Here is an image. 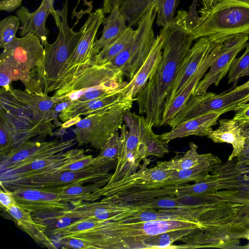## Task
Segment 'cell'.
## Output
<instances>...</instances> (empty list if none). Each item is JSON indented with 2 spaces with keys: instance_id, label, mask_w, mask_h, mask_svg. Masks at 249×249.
Masks as SVG:
<instances>
[{
  "instance_id": "cell-31",
  "label": "cell",
  "mask_w": 249,
  "mask_h": 249,
  "mask_svg": "<svg viewBox=\"0 0 249 249\" xmlns=\"http://www.w3.org/2000/svg\"><path fill=\"white\" fill-rule=\"evenodd\" d=\"M119 204L123 211V219L141 210L172 209L189 206L183 204L179 197L172 195Z\"/></svg>"
},
{
  "instance_id": "cell-37",
  "label": "cell",
  "mask_w": 249,
  "mask_h": 249,
  "mask_svg": "<svg viewBox=\"0 0 249 249\" xmlns=\"http://www.w3.org/2000/svg\"><path fill=\"white\" fill-rule=\"evenodd\" d=\"M198 146L193 142L189 143V149L180 157L177 156L167 161L169 168L175 171L187 169L197 164L203 157V154L197 152Z\"/></svg>"
},
{
  "instance_id": "cell-18",
  "label": "cell",
  "mask_w": 249,
  "mask_h": 249,
  "mask_svg": "<svg viewBox=\"0 0 249 249\" xmlns=\"http://www.w3.org/2000/svg\"><path fill=\"white\" fill-rule=\"evenodd\" d=\"M249 36L236 37L222 44L208 72L198 83L193 94L197 95L207 91L214 84L218 86L229 73L237 54L245 48Z\"/></svg>"
},
{
  "instance_id": "cell-17",
  "label": "cell",
  "mask_w": 249,
  "mask_h": 249,
  "mask_svg": "<svg viewBox=\"0 0 249 249\" xmlns=\"http://www.w3.org/2000/svg\"><path fill=\"white\" fill-rule=\"evenodd\" d=\"M74 139L67 141L29 140L0 159V171L31 163L37 160L65 152L75 144Z\"/></svg>"
},
{
  "instance_id": "cell-4",
  "label": "cell",
  "mask_w": 249,
  "mask_h": 249,
  "mask_svg": "<svg viewBox=\"0 0 249 249\" xmlns=\"http://www.w3.org/2000/svg\"><path fill=\"white\" fill-rule=\"evenodd\" d=\"M43 46L33 33L20 38L16 36L0 54V73L8 76L11 82L20 80L25 90L30 93L44 95Z\"/></svg>"
},
{
  "instance_id": "cell-28",
  "label": "cell",
  "mask_w": 249,
  "mask_h": 249,
  "mask_svg": "<svg viewBox=\"0 0 249 249\" xmlns=\"http://www.w3.org/2000/svg\"><path fill=\"white\" fill-rule=\"evenodd\" d=\"M219 126L207 137L215 143H228L232 147L228 160L236 158L244 149L246 138L238 123L233 119H222L218 121Z\"/></svg>"
},
{
  "instance_id": "cell-50",
  "label": "cell",
  "mask_w": 249,
  "mask_h": 249,
  "mask_svg": "<svg viewBox=\"0 0 249 249\" xmlns=\"http://www.w3.org/2000/svg\"><path fill=\"white\" fill-rule=\"evenodd\" d=\"M198 0H193L192 4L189 10V12L192 13H196L197 12L196 5L197 4Z\"/></svg>"
},
{
  "instance_id": "cell-38",
  "label": "cell",
  "mask_w": 249,
  "mask_h": 249,
  "mask_svg": "<svg viewBox=\"0 0 249 249\" xmlns=\"http://www.w3.org/2000/svg\"><path fill=\"white\" fill-rule=\"evenodd\" d=\"M143 143L146 150V157L149 156L162 158L169 152L168 143L161 140L151 128L146 134Z\"/></svg>"
},
{
  "instance_id": "cell-29",
  "label": "cell",
  "mask_w": 249,
  "mask_h": 249,
  "mask_svg": "<svg viewBox=\"0 0 249 249\" xmlns=\"http://www.w3.org/2000/svg\"><path fill=\"white\" fill-rule=\"evenodd\" d=\"M126 20L120 12V6H114L103 23L102 34L94 41L91 53V60L106 46L114 41L126 29Z\"/></svg>"
},
{
  "instance_id": "cell-21",
  "label": "cell",
  "mask_w": 249,
  "mask_h": 249,
  "mask_svg": "<svg viewBox=\"0 0 249 249\" xmlns=\"http://www.w3.org/2000/svg\"><path fill=\"white\" fill-rule=\"evenodd\" d=\"M12 192L17 205L33 216L59 213L70 208L68 203L52 200L47 189L24 188Z\"/></svg>"
},
{
  "instance_id": "cell-11",
  "label": "cell",
  "mask_w": 249,
  "mask_h": 249,
  "mask_svg": "<svg viewBox=\"0 0 249 249\" xmlns=\"http://www.w3.org/2000/svg\"><path fill=\"white\" fill-rule=\"evenodd\" d=\"M249 89H231L219 94L207 91L197 95L192 94L168 125L173 128L183 122L208 113L236 111L241 105L249 102Z\"/></svg>"
},
{
  "instance_id": "cell-6",
  "label": "cell",
  "mask_w": 249,
  "mask_h": 249,
  "mask_svg": "<svg viewBox=\"0 0 249 249\" xmlns=\"http://www.w3.org/2000/svg\"><path fill=\"white\" fill-rule=\"evenodd\" d=\"M116 164L91 165L76 171L56 170L53 168L55 164L37 171L0 176V184L3 190L13 191L24 188L54 189L73 184L94 183L110 178L112 174L109 171L115 168Z\"/></svg>"
},
{
  "instance_id": "cell-36",
  "label": "cell",
  "mask_w": 249,
  "mask_h": 249,
  "mask_svg": "<svg viewBox=\"0 0 249 249\" xmlns=\"http://www.w3.org/2000/svg\"><path fill=\"white\" fill-rule=\"evenodd\" d=\"M93 157L87 155L82 149H71V154L68 160L61 164L53 166L56 170L76 171L89 167L92 164Z\"/></svg>"
},
{
  "instance_id": "cell-45",
  "label": "cell",
  "mask_w": 249,
  "mask_h": 249,
  "mask_svg": "<svg viewBox=\"0 0 249 249\" xmlns=\"http://www.w3.org/2000/svg\"><path fill=\"white\" fill-rule=\"evenodd\" d=\"M237 165L242 168L249 166V150L242 152L237 157Z\"/></svg>"
},
{
  "instance_id": "cell-52",
  "label": "cell",
  "mask_w": 249,
  "mask_h": 249,
  "mask_svg": "<svg viewBox=\"0 0 249 249\" xmlns=\"http://www.w3.org/2000/svg\"><path fill=\"white\" fill-rule=\"evenodd\" d=\"M249 75V68L244 71L241 76V77Z\"/></svg>"
},
{
  "instance_id": "cell-12",
  "label": "cell",
  "mask_w": 249,
  "mask_h": 249,
  "mask_svg": "<svg viewBox=\"0 0 249 249\" xmlns=\"http://www.w3.org/2000/svg\"><path fill=\"white\" fill-rule=\"evenodd\" d=\"M150 162V159H144L135 173L115 182L107 183L92 193L89 202L102 196L116 197L134 191L163 187L162 183L174 171L169 168L167 161H159L155 166L148 168Z\"/></svg>"
},
{
  "instance_id": "cell-42",
  "label": "cell",
  "mask_w": 249,
  "mask_h": 249,
  "mask_svg": "<svg viewBox=\"0 0 249 249\" xmlns=\"http://www.w3.org/2000/svg\"><path fill=\"white\" fill-rule=\"evenodd\" d=\"M232 119L240 127L249 125V102L240 105Z\"/></svg>"
},
{
  "instance_id": "cell-3",
  "label": "cell",
  "mask_w": 249,
  "mask_h": 249,
  "mask_svg": "<svg viewBox=\"0 0 249 249\" xmlns=\"http://www.w3.org/2000/svg\"><path fill=\"white\" fill-rule=\"evenodd\" d=\"M185 229L202 230L200 218L142 222L97 220L89 230L71 236L81 239L84 249H144L145 240L160 233Z\"/></svg>"
},
{
  "instance_id": "cell-5",
  "label": "cell",
  "mask_w": 249,
  "mask_h": 249,
  "mask_svg": "<svg viewBox=\"0 0 249 249\" xmlns=\"http://www.w3.org/2000/svg\"><path fill=\"white\" fill-rule=\"evenodd\" d=\"M198 23L191 31L194 40L208 37L215 45L249 36V4L241 0H201Z\"/></svg>"
},
{
  "instance_id": "cell-48",
  "label": "cell",
  "mask_w": 249,
  "mask_h": 249,
  "mask_svg": "<svg viewBox=\"0 0 249 249\" xmlns=\"http://www.w3.org/2000/svg\"><path fill=\"white\" fill-rule=\"evenodd\" d=\"M165 0H152V4L155 7L157 11H159L162 6Z\"/></svg>"
},
{
  "instance_id": "cell-25",
  "label": "cell",
  "mask_w": 249,
  "mask_h": 249,
  "mask_svg": "<svg viewBox=\"0 0 249 249\" xmlns=\"http://www.w3.org/2000/svg\"><path fill=\"white\" fill-rule=\"evenodd\" d=\"M6 212L17 226L38 245L48 249H57L47 231V226L33 218L31 212L16 205Z\"/></svg>"
},
{
  "instance_id": "cell-33",
  "label": "cell",
  "mask_w": 249,
  "mask_h": 249,
  "mask_svg": "<svg viewBox=\"0 0 249 249\" xmlns=\"http://www.w3.org/2000/svg\"><path fill=\"white\" fill-rule=\"evenodd\" d=\"M202 231L195 229H185L160 233L147 238L144 242V249H174L173 244L181 241L193 233Z\"/></svg>"
},
{
  "instance_id": "cell-54",
  "label": "cell",
  "mask_w": 249,
  "mask_h": 249,
  "mask_svg": "<svg viewBox=\"0 0 249 249\" xmlns=\"http://www.w3.org/2000/svg\"><path fill=\"white\" fill-rule=\"evenodd\" d=\"M84 0V3H85V4H87V3H88V2H87V0Z\"/></svg>"
},
{
  "instance_id": "cell-51",
  "label": "cell",
  "mask_w": 249,
  "mask_h": 249,
  "mask_svg": "<svg viewBox=\"0 0 249 249\" xmlns=\"http://www.w3.org/2000/svg\"><path fill=\"white\" fill-rule=\"evenodd\" d=\"M243 239H246L249 242V231H248L244 235ZM244 248V249H249V243L246 246L241 247L240 246V249Z\"/></svg>"
},
{
  "instance_id": "cell-46",
  "label": "cell",
  "mask_w": 249,
  "mask_h": 249,
  "mask_svg": "<svg viewBox=\"0 0 249 249\" xmlns=\"http://www.w3.org/2000/svg\"><path fill=\"white\" fill-rule=\"evenodd\" d=\"M240 127L244 136L246 138L245 146L243 151L249 150V125Z\"/></svg>"
},
{
  "instance_id": "cell-53",
  "label": "cell",
  "mask_w": 249,
  "mask_h": 249,
  "mask_svg": "<svg viewBox=\"0 0 249 249\" xmlns=\"http://www.w3.org/2000/svg\"><path fill=\"white\" fill-rule=\"evenodd\" d=\"M241 0L245 3L249 4V0Z\"/></svg>"
},
{
  "instance_id": "cell-1",
  "label": "cell",
  "mask_w": 249,
  "mask_h": 249,
  "mask_svg": "<svg viewBox=\"0 0 249 249\" xmlns=\"http://www.w3.org/2000/svg\"><path fill=\"white\" fill-rule=\"evenodd\" d=\"M199 199L205 210L193 248L240 249V239L249 231V188L222 190Z\"/></svg>"
},
{
  "instance_id": "cell-34",
  "label": "cell",
  "mask_w": 249,
  "mask_h": 249,
  "mask_svg": "<svg viewBox=\"0 0 249 249\" xmlns=\"http://www.w3.org/2000/svg\"><path fill=\"white\" fill-rule=\"evenodd\" d=\"M152 0H123L120 10L128 26H138L152 4Z\"/></svg>"
},
{
  "instance_id": "cell-14",
  "label": "cell",
  "mask_w": 249,
  "mask_h": 249,
  "mask_svg": "<svg viewBox=\"0 0 249 249\" xmlns=\"http://www.w3.org/2000/svg\"><path fill=\"white\" fill-rule=\"evenodd\" d=\"M102 8L90 13L83 26L81 38L62 69L61 74L52 89L55 91L71 81L81 70L91 65V53L98 29L105 18Z\"/></svg>"
},
{
  "instance_id": "cell-44",
  "label": "cell",
  "mask_w": 249,
  "mask_h": 249,
  "mask_svg": "<svg viewBox=\"0 0 249 249\" xmlns=\"http://www.w3.org/2000/svg\"><path fill=\"white\" fill-rule=\"evenodd\" d=\"M22 1V0H1L0 10L12 12L21 6Z\"/></svg>"
},
{
  "instance_id": "cell-2",
  "label": "cell",
  "mask_w": 249,
  "mask_h": 249,
  "mask_svg": "<svg viewBox=\"0 0 249 249\" xmlns=\"http://www.w3.org/2000/svg\"><path fill=\"white\" fill-rule=\"evenodd\" d=\"M160 31L164 34L161 59L135 98L139 114H145L152 127L160 126L166 99L194 40L190 31L184 26L181 11Z\"/></svg>"
},
{
  "instance_id": "cell-9",
  "label": "cell",
  "mask_w": 249,
  "mask_h": 249,
  "mask_svg": "<svg viewBox=\"0 0 249 249\" xmlns=\"http://www.w3.org/2000/svg\"><path fill=\"white\" fill-rule=\"evenodd\" d=\"M68 1L65 0L62 10L59 12L61 22L56 40L53 43L50 44L47 41L43 45L45 49L43 68L45 79L44 93L46 94L51 92L82 35L81 29L75 32L68 25Z\"/></svg>"
},
{
  "instance_id": "cell-7",
  "label": "cell",
  "mask_w": 249,
  "mask_h": 249,
  "mask_svg": "<svg viewBox=\"0 0 249 249\" xmlns=\"http://www.w3.org/2000/svg\"><path fill=\"white\" fill-rule=\"evenodd\" d=\"M124 122L120 135L121 145L115 171L107 183H112L135 173L141 162L146 159L143 143L148 124L145 117L129 110L124 115Z\"/></svg>"
},
{
  "instance_id": "cell-40",
  "label": "cell",
  "mask_w": 249,
  "mask_h": 249,
  "mask_svg": "<svg viewBox=\"0 0 249 249\" xmlns=\"http://www.w3.org/2000/svg\"><path fill=\"white\" fill-rule=\"evenodd\" d=\"M244 53L239 57L236 58L228 73V84L233 83V87L237 83L242 73L249 68V42L245 44Z\"/></svg>"
},
{
  "instance_id": "cell-24",
  "label": "cell",
  "mask_w": 249,
  "mask_h": 249,
  "mask_svg": "<svg viewBox=\"0 0 249 249\" xmlns=\"http://www.w3.org/2000/svg\"><path fill=\"white\" fill-rule=\"evenodd\" d=\"M221 45L222 44L217 45L213 49L196 73L184 85L180 92L174 98L170 104L164 108L160 126L167 125L169 121L193 94L198 83L210 68Z\"/></svg>"
},
{
  "instance_id": "cell-49",
  "label": "cell",
  "mask_w": 249,
  "mask_h": 249,
  "mask_svg": "<svg viewBox=\"0 0 249 249\" xmlns=\"http://www.w3.org/2000/svg\"><path fill=\"white\" fill-rule=\"evenodd\" d=\"M245 89H249V80L247 81L244 84L238 86H236L235 88L232 89L234 91H238ZM248 97L249 100V93L248 94Z\"/></svg>"
},
{
  "instance_id": "cell-13",
  "label": "cell",
  "mask_w": 249,
  "mask_h": 249,
  "mask_svg": "<svg viewBox=\"0 0 249 249\" xmlns=\"http://www.w3.org/2000/svg\"><path fill=\"white\" fill-rule=\"evenodd\" d=\"M211 173L202 180L179 185L177 197L200 198L222 190L249 188V182L237 165L236 158L216 164Z\"/></svg>"
},
{
  "instance_id": "cell-20",
  "label": "cell",
  "mask_w": 249,
  "mask_h": 249,
  "mask_svg": "<svg viewBox=\"0 0 249 249\" xmlns=\"http://www.w3.org/2000/svg\"><path fill=\"white\" fill-rule=\"evenodd\" d=\"M53 1L42 0L39 7L34 12H31L24 6L20 7L17 11L16 15L21 24L19 34L21 37L32 33L39 38L42 45L47 42L49 30L46 26V22L48 16H53L58 28L61 22L59 12L53 8Z\"/></svg>"
},
{
  "instance_id": "cell-41",
  "label": "cell",
  "mask_w": 249,
  "mask_h": 249,
  "mask_svg": "<svg viewBox=\"0 0 249 249\" xmlns=\"http://www.w3.org/2000/svg\"><path fill=\"white\" fill-rule=\"evenodd\" d=\"M179 3L178 0H165L160 9L157 12L156 23L158 26L164 27L174 21V14Z\"/></svg>"
},
{
  "instance_id": "cell-47",
  "label": "cell",
  "mask_w": 249,
  "mask_h": 249,
  "mask_svg": "<svg viewBox=\"0 0 249 249\" xmlns=\"http://www.w3.org/2000/svg\"><path fill=\"white\" fill-rule=\"evenodd\" d=\"M81 120L80 116L73 118L71 120H69L65 122L63 124H61L62 127L64 128L68 127L71 125L76 124Z\"/></svg>"
},
{
  "instance_id": "cell-35",
  "label": "cell",
  "mask_w": 249,
  "mask_h": 249,
  "mask_svg": "<svg viewBox=\"0 0 249 249\" xmlns=\"http://www.w3.org/2000/svg\"><path fill=\"white\" fill-rule=\"evenodd\" d=\"M121 145L118 132L114 134L100 149L99 154L93 158L92 165L117 162Z\"/></svg>"
},
{
  "instance_id": "cell-15",
  "label": "cell",
  "mask_w": 249,
  "mask_h": 249,
  "mask_svg": "<svg viewBox=\"0 0 249 249\" xmlns=\"http://www.w3.org/2000/svg\"><path fill=\"white\" fill-rule=\"evenodd\" d=\"M124 75L106 66L90 65L80 70L70 82L55 91L52 96L57 104L76 100L89 90L123 83Z\"/></svg>"
},
{
  "instance_id": "cell-19",
  "label": "cell",
  "mask_w": 249,
  "mask_h": 249,
  "mask_svg": "<svg viewBox=\"0 0 249 249\" xmlns=\"http://www.w3.org/2000/svg\"><path fill=\"white\" fill-rule=\"evenodd\" d=\"M216 45H217L212 42L208 37H202L197 39L182 62L177 78L166 99L164 108L180 92L184 85L196 73Z\"/></svg>"
},
{
  "instance_id": "cell-39",
  "label": "cell",
  "mask_w": 249,
  "mask_h": 249,
  "mask_svg": "<svg viewBox=\"0 0 249 249\" xmlns=\"http://www.w3.org/2000/svg\"><path fill=\"white\" fill-rule=\"evenodd\" d=\"M20 23L17 16L7 17L0 21V47L5 48L16 37Z\"/></svg>"
},
{
  "instance_id": "cell-16",
  "label": "cell",
  "mask_w": 249,
  "mask_h": 249,
  "mask_svg": "<svg viewBox=\"0 0 249 249\" xmlns=\"http://www.w3.org/2000/svg\"><path fill=\"white\" fill-rule=\"evenodd\" d=\"M41 134L39 124L29 114L17 108L0 109V159Z\"/></svg>"
},
{
  "instance_id": "cell-23",
  "label": "cell",
  "mask_w": 249,
  "mask_h": 249,
  "mask_svg": "<svg viewBox=\"0 0 249 249\" xmlns=\"http://www.w3.org/2000/svg\"><path fill=\"white\" fill-rule=\"evenodd\" d=\"M223 114L220 111L212 112L193 118L179 124L169 132L158 135L159 137L168 143L176 139L192 135L208 136Z\"/></svg>"
},
{
  "instance_id": "cell-27",
  "label": "cell",
  "mask_w": 249,
  "mask_h": 249,
  "mask_svg": "<svg viewBox=\"0 0 249 249\" xmlns=\"http://www.w3.org/2000/svg\"><path fill=\"white\" fill-rule=\"evenodd\" d=\"M222 160L217 156L209 153L203 154L200 161L190 168L175 171L163 182L162 187L179 186L190 182H196L207 178L214 166Z\"/></svg>"
},
{
  "instance_id": "cell-30",
  "label": "cell",
  "mask_w": 249,
  "mask_h": 249,
  "mask_svg": "<svg viewBox=\"0 0 249 249\" xmlns=\"http://www.w3.org/2000/svg\"><path fill=\"white\" fill-rule=\"evenodd\" d=\"M109 179H104L86 185L77 184L51 190L56 192L58 201L70 203L73 206L83 202H89L92 193L107 184Z\"/></svg>"
},
{
  "instance_id": "cell-32",
  "label": "cell",
  "mask_w": 249,
  "mask_h": 249,
  "mask_svg": "<svg viewBox=\"0 0 249 249\" xmlns=\"http://www.w3.org/2000/svg\"><path fill=\"white\" fill-rule=\"evenodd\" d=\"M135 34L131 27L127 26L121 35L104 47L91 60V65L104 66L121 53L132 41Z\"/></svg>"
},
{
  "instance_id": "cell-26",
  "label": "cell",
  "mask_w": 249,
  "mask_h": 249,
  "mask_svg": "<svg viewBox=\"0 0 249 249\" xmlns=\"http://www.w3.org/2000/svg\"><path fill=\"white\" fill-rule=\"evenodd\" d=\"M124 88L102 98L84 102L72 101V103L61 112L58 117L61 121L65 122L81 115L88 116L105 111L120 103L127 101L123 97Z\"/></svg>"
},
{
  "instance_id": "cell-22",
  "label": "cell",
  "mask_w": 249,
  "mask_h": 249,
  "mask_svg": "<svg viewBox=\"0 0 249 249\" xmlns=\"http://www.w3.org/2000/svg\"><path fill=\"white\" fill-rule=\"evenodd\" d=\"M164 45V34L160 31L156 37L146 59L124 87L123 97L127 101H134L140 90L145 85L162 58Z\"/></svg>"
},
{
  "instance_id": "cell-8",
  "label": "cell",
  "mask_w": 249,
  "mask_h": 249,
  "mask_svg": "<svg viewBox=\"0 0 249 249\" xmlns=\"http://www.w3.org/2000/svg\"><path fill=\"white\" fill-rule=\"evenodd\" d=\"M133 102L125 101L105 111L81 119L73 129L78 146L89 144L91 147L100 149L120 130L124 122V113L130 110Z\"/></svg>"
},
{
  "instance_id": "cell-10",
  "label": "cell",
  "mask_w": 249,
  "mask_h": 249,
  "mask_svg": "<svg viewBox=\"0 0 249 249\" xmlns=\"http://www.w3.org/2000/svg\"><path fill=\"white\" fill-rule=\"evenodd\" d=\"M157 13L151 4L139 23L132 41L104 66L120 71L131 80L146 59L155 41L153 26Z\"/></svg>"
},
{
  "instance_id": "cell-43",
  "label": "cell",
  "mask_w": 249,
  "mask_h": 249,
  "mask_svg": "<svg viewBox=\"0 0 249 249\" xmlns=\"http://www.w3.org/2000/svg\"><path fill=\"white\" fill-rule=\"evenodd\" d=\"M0 203L4 211L17 205L12 192L8 190H0Z\"/></svg>"
}]
</instances>
